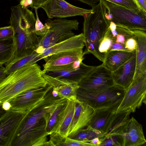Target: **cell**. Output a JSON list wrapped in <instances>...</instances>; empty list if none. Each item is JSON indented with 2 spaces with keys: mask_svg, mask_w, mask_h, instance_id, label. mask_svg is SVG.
<instances>
[{
  "mask_svg": "<svg viewBox=\"0 0 146 146\" xmlns=\"http://www.w3.org/2000/svg\"><path fill=\"white\" fill-rule=\"evenodd\" d=\"M66 99L54 96L52 88L42 101L27 111L11 146H49L47 123L57 106Z\"/></svg>",
  "mask_w": 146,
  "mask_h": 146,
  "instance_id": "1",
  "label": "cell"
},
{
  "mask_svg": "<svg viewBox=\"0 0 146 146\" xmlns=\"http://www.w3.org/2000/svg\"><path fill=\"white\" fill-rule=\"evenodd\" d=\"M39 65H27L9 74L0 82V104L30 90L45 87L47 82Z\"/></svg>",
  "mask_w": 146,
  "mask_h": 146,
  "instance_id": "2",
  "label": "cell"
},
{
  "mask_svg": "<svg viewBox=\"0 0 146 146\" xmlns=\"http://www.w3.org/2000/svg\"><path fill=\"white\" fill-rule=\"evenodd\" d=\"M92 11L83 16V28L86 48L85 54L91 53L99 60L105 58L99 52V43L109 28L110 23L106 17V9L102 0L92 7Z\"/></svg>",
  "mask_w": 146,
  "mask_h": 146,
  "instance_id": "3",
  "label": "cell"
},
{
  "mask_svg": "<svg viewBox=\"0 0 146 146\" xmlns=\"http://www.w3.org/2000/svg\"><path fill=\"white\" fill-rule=\"evenodd\" d=\"M102 0L106 8V17L109 23L112 21L121 27L146 31V13L139 8L129 9Z\"/></svg>",
  "mask_w": 146,
  "mask_h": 146,
  "instance_id": "4",
  "label": "cell"
},
{
  "mask_svg": "<svg viewBox=\"0 0 146 146\" xmlns=\"http://www.w3.org/2000/svg\"><path fill=\"white\" fill-rule=\"evenodd\" d=\"M79 24L76 19H47L44 24L46 27V33L38 36V45L35 50L40 54L44 49L75 35L72 31L78 30Z\"/></svg>",
  "mask_w": 146,
  "mask_h": 146,
  "instance_id": "5",
  "label": "cell"
},
{
  "mask_svg": "<svg viewBox=\"0 0 146 146\" xmlns=\"http://www.w3.org/2000/svg\"><path fill=\"white\" fill-rule=\"evenodd\" d=\"M124 92L123 88L115 84L106 90L97 93L89 92L79 88L76 96L79 101L96 110L118 106Z\"/></svg>",
  "mask_w": 146,
  "mask_h": 146,
  "instance_id": "6",
  "label": "cell"
},
{
  "mask_svg": "<svg viewBox=\"0 0 146 146\" xmlns=\"http://www.w3.org/2000/svg\"><path fill=\"white\" fill-rule=\"evenodd\" d=\"M124 90L123 98L115 113L125 110L134 112L143 103L146 104V74L133 80L130 85Z\"/></svg>",
  "mask_w": 146,
  "mask_h": 146,
  "instance_id": "7",
  "label": "cell"
},
{
  "mask_svg": "<svg viewBox=\"0 0 146 146\" xmlns=\"http://www.w3.org/2000/svg\"><path fill=\"white\" fill-rule=\"evenodd\" d=\"M85 55L83 49L53 54L43 59V73L79 68Z\"/></svg>",
  "mask_w": 146,
  "mask_h": 146,
  "instance_id": "8",
  "label": "cell"
},
{
  "mask_svg": "<svg viewBox=\"0 0 146 146\" xmlns=\"http://www.w3.org/2000/svg\"><path fill=\"white\" fill-rule=\"evenodd\" d=\"M114 85L111 72L103 63L96 66L78 84L79 88L92 93L102 92Z\"/></svg>",
  "mask_w": 146,
  "mask_h": 146,
  "instance_id": "9",
  "label": "cell"
},
{
  "mask_svg": "<svg viewBox=\"0 0 146 146\" xmlns=\"http://www.w3.org/2000/svg\"><path fill=\"white\" fill-rule=\"evenodd\" d=\"M52 88L47 84L45 87L30 90L17 95L8 101L11 109L23 111L30 110L42 101Z\"/></svg>",
  "mask_w": 146,
  "mask_h": 146,
  "instance_id": "10",
  "label": "cell"
},
{
  "mask_svg": "<svg viewBox=\"0 0 146 146\" xmlns=\"http://www.w3.org/2000/svg\"><path fill=\"white\" fill-rule=\"evenodd\" d=\"M12 110L0 118V146H11L15 132L27 112Z\"/></svg>",
  "mask_w": 146,
  "mask_h": 146,
  "instance_id": "11",
  "label": "cell"
},
{
  "mask_svg": "<svg viewBox=\"0 0 146 146\" xmlns=\"http://www.w3.org/2000/svg\"><path fill=\"white\" fill-rule=\"evenodd\" d=\"M40 8L45 11L49 19L64 18L78 15L83 16L92 11V9L75 6L64 0H49Z\"/></svg>",
  "mask_w": 146,
  "mask_h": 146,
  "instance_id": "12",
  "label": "cell"
},
{
  "mask_svg": "<svg viewBox=\"0 0 146 146\" xmlns=\"http://www.w3.org/2000/svg\"><path fill=\"white\" fill-rule=\"evenodd\" d=\"M75 103L74 112L69 128L68 136L72 135L78 130L86 127L95 111V110L77 98L75 100Z\"/></svg>",
  "mask_w": 146,
  "mask_h": 146,
  "instance_id": "13",
  "label": "cell"
},
{
  "mask_svg": "<svg viewBox=\"0 0 146 146\" xmlns=\"http://www.w3.org/2000/svg\"><path fill=\"white\" fill-rule=\"evenodd\" d=\"M121 135L123 146H141L146 143L142 126L133 117L127 121Z\"/></svg>",
  "mask_w": 146,
  "mask_h": 146,
  "instance_id": "14",
  "label": "cell"
},
{
  "mask_svg": "<svg viewBox=\"0 0 146 146\" xmlns=\"http://www.w3.org/2000/svg\"><path fill=\"white\" fill-rule=\"evenodd\" d=\"M85 38L83 33L75 35L60 42L44 49L39 55L41 59L53 54L83 49Z\"/></svg>",
  "mask_w": 146,
  "mask_h": 146,
  "instance_id": "15",
  "label": "cell"
},
{
  "mask_svg": "<svg viewBox=\"0 0 146 146\" xmlns=\"http://www.w3.org/2000/svg\"><path fill=\"white\" fill-rule=\"evenodd\" d=\"M136 69L135 54L115 70L111 72L113 80L115 85L124 90L132 82Z\"/></svg>",
  "mask_w": 146,
  "mask_h": 146,
  "instance_id": "16",
  "label": "cell"
},
{
  "mask_svg": "<svg viewBox=\"0 0 146 146\" xmlns=\"http://www.w3.org/2000/svg\"><path fill=\"white\" fill-rule=\"evenodd\" d=\"M137 42L135 50L136 69L133 80L146 74V31L134 29Z\"/></svg>",
  "mask_w": 146,
  "mask_h": 146,
  "instance_id": "17",
  "label": "cell"
},
{
  "mask_svg": "<svg viewBox=\"0 0 146 146\" xmlns=\"http://www.w3.org/2000/svg\"><path fill=\"white\" fill-rule=\"evenodd\" d=\"M118 107L95 110L94 114L88 125L105 135Z\"/></svg>",
  "mask_w": 146,
  "mask_h": 146,
  "instance_id": "18",
  "label": "cell"
},
{
  "mask_svg": "<svg viewBox=\"0 0 146 146\" xmlns=\"http://www.w3.org/2000/svg\"><path fill=\"white\" fill-rule=\"evenodd\" d=\"M76 99L67 100L64 107L59 113L52 133L57 132L68 136L69 128L74 112L75 100Z\"/></svg>",
  "mask_w": 146,
  "mask_h": 146,
  "instance_id": "19",
  "label": "cell"
},
{
  "mask_svg": "<svg viewBox=\"0 0 146 146\" xmlns=\"http://www.w3.org/2000/svg\"><path fill=\"white\" fill-rule=\"evenodd\" d=\"M96 66L87 65L82 62L77 68L44 73L52 76L65 79L78 84Z\"/></svg>",
  "mask_w": 146,
  "mask_h": 146,
  "instance_id": "20",
  "label": "cell"
},
{
  "mask_svg": "<svg viewBox=\"0 0 146 146\" xmlns=\"http://www.w3.org/2000/svg\"><path fill=\"white\" fill-rule=\"evenodd\" d=\"M135 54V50L133 51L113 50L109 52L103 63L111 72L123 65Z\"/></svg>",
  "mask_w": 146,
  "mask_h": 146,
  "instance_id": "21",
  "label": "cell"
},
{
  "mask_svg": "<svg viewBox=\"0 0 146 146\" xmlns=\"http://www.w3.org/2000/svg\"><path fill=\"white\" fill-rule=\"evenodd\" d=\"M39 54L35 50L31 54L28 55L5 64V72L9 74L23 67L36 63L41 59Z\"/></svg>",
  "mask_w": 146,
  "mask_h": 146,
  "instance_id": "22",
  "label": "cell"
},
{
  "mask_svg": "<svg viewBox=\"0 0 146 146\" xmlns=\"http://www.w3.org/2000/svg\"><path fill=\"white\" fill-rule=\"evenodd\" d=\"M49 135L50 146H95L90 143L73 139L57 132Z\"/></svg>",
  "mask_w": 146,
  "mask_h": 146,
  "instance_id": "23",
  "label": "cell"
},
{
  "mask_svg": "<svg viewBox=\"0 0 146 146\" xmlns=\"http://www.w3.org/2000/svg\"><path fill=\"white\" fill-rule=\"evenodd\" d=\"M16 51L14 37L0 41V64H6L13 58Z\"/></svg>",
  "mask_w": 146,
  "mask_h": 146,
  "instance_id": "24",
  "label": "cell"
},
{
  "mask_svg": "<svg viewBox=\"0 0 146 146\" xmlns=\"http://www.w3.org/2000/svg\"><path fill=\"white\" fill-rule=\"evenodd\" d=\"M105 135L104 133L88 125L86 128L80 129L72 135L68 137L75 140L89 143L95 138H100Z\"/></svg>",
  "mask_w": 146,
  "mask_h": 146,
  "instance_id": "25",
  "label": "cell"
},
{
  "mask_svg": "<svg viewBox=\"0 0 146 146\" xmlns=\"http://www.w3.org/2000/svg\"><path fill=\"white\" fill-rule=\"evenodd\" d=\"M115 42V39L112 36L111 31L108 28L103 38L100 42L98 47L99 52L105 59L107 54L113 44Z\"/></svg>",
  "mask_w": 146,
  "mask_h": 146,
  "instance_id": "26",
  "label": "cell"
},
{
  "mask_svg": "<svg viewBox=\"0 0 146 146\" xmlns=\"http://www.w3.org/2000/svg\"><path fill=\"white\" fill-rule=\"evenodd\" d=\"M100 146H123V141L121 135H105L100 138Z\"/></svg>",
  "mask_w": 146,
  "mask_h": 146,
  "instance_id": "27",
  "label": "cell"
},
{
  "mask_svg": "<svg viewBox=\"0 0 146 146\" xmlns=\"http://www.w3.org/2000/svg\"><path fill=\"white\" fill-rule=\"evenodd\" d=\"M67 100H64L57 106L50 118L47 123L46 127L47 133L49 135L52 133L59 113L64 107Z\"/></svg>",
  "mask_w": 146,
  "mask_h": 146,
  "instance_id": "28",
  "label": "cell"
},
{
  "mask_svg": "<svg viewBox=\"0 0 146 146\" xmlns=\"http://www.w3.org/2000/svg\"><path fill=\"white\" fill-rule=\"evenodd\" d=\"M105 0L129 9H135L138 8L140 9L135 0Z\"/></svg>",
  "mask_w": 146,
  "mask_h": 146,
  "instance_id": "29",
  "label": "cell"
},
{
  "mask_svg": "<svg viewBox=\"0 0 146 146\" xmlns=\"http://www.w3.org/2000/svg\"><path fill=\"white\" fill-rule=\"evenodd\" d=\"M14 35V30L11 26L0 27V41L13 38Z\"/></svg>",
  "mask_w": 146,
  "mask_h": 146,
  "instance_id": "30",
  "label": "cell"
},
{
  "mask_svg": "<svg viewBox=\"0 0 146 146\" xmlns=\"http://www.w3.org/2000/svg\"><path fill=\"white\" fill-rule=\"evenodd\" d=\"M36 17V21L35 25V33L37 36H41L44 35L46 32V27L39 19L37 12L38 8H34Z\"/></svg>",
  "mask_w": 146,
  "mask_h": 146,
  "instance_id": "31",
  "label": "cell"
},
{
  "mask_svg": "<svg viewBox=\"0 0 146 146\" xmlns=\"http://www.w3.org/2000/svg\"><path fill=\"white\" fill-rule=\"evenodd\" d=\"M137 44V40L134 34L133 36L127 40L124 45L125 48L128 50L130 51H134L136 50Z\"/></svg>",
  "mask_w": 146,
  "mask_h": 146,
  "instance_id": "32",
  "label": "cell"
},
{
  "mask_svg": "<svg viewBox=\"0 0 146 146\" xmlns=\"http://www.w3.org/2000/svg\"><path fill=\"white\" fill-rule=\"evenodd\" d=\"M113 50L133 51H129L126 49L125 48V46L124 45L116 42H114L113 44L110 49L109 52Z\"/></svg>",
  "mask_w": 146,
  "mask_h": 146,
  "instance_id": "33",
  "label": "cell"
},
{
  "mask_svg": "<svg viewBox=\"0 0 146 146\" xmlns=\"http://www.w3.org/2000/svg\"><path fill=\"white\" fill-rule=\"evenodd\" d=\"M49 0H32V3L30 7L32 8L34 7L38 8L44 3Z\"/></svg>",
  "mask_w": 146,
  "mask_h": 146,
  "instance_id": "34",
  "label": "cell"
},
{
  "mask_svg": "<svg viewBox=\"0 0 146 146\" xmlns=\"http://www.w3.org/2000/svg\"><path fill=\"white\" fill-rule=\"evenodd\" d=\"M140 9L146 13V0H135Z\"/></svg>",
  "mask_w": 146,
  "mask_h": 146,
  "instance_id": "35",
  "label": "cell"
},
{
  "mask_svg": "<svg viewBox=\"0 0 146 146\" xmlns=\"http://www.w3.org/2000/svg\"><path fill=\"white\" fill-rule=\"evenodd\" d=\"M91 7L99 2L100 0H77Z\"/></svg>",
  "mask_w": 146,
  "mask_h": 146,
  "instance_id": "36",
  "label": "cell"
},
{
  "mask_svg": "<svg viewBox=\"0 0 146 146\" xmlns=\"http://www.w3.org/2000/svg\"><path fill=\"white\" fill-rule=\"evenodd\" d=\"M5 72V67H0V82L8 75Z\"/></svg>",
  "mask_w": 146,
  "mask_h": 146,
  "instance_id": "37",
  "label": "cell"
},
{
  "mask_svg": "<svg viewBox=\"0 0 146 146\" xmlns=\"http://www.w3.org/2000/svg\"><path fill=\"white\" fill-rule=\"evenodd\" d=\"M32 3V0H21L20 2V4L21 6L26 8L29 6L30 7Z\"/></svg>",
  "mask_w": 146,
  "mask_h": 146,
  "instance_id": "38",
  "label": "cell"
},
{
  "mask_svg": "<svg viewBox=\"0 0 146 146\" xmlns=\"http://www.w3.org/2000/svg\"><path fill=\"white\" fill-rule=\"evenodd\" d=\"M3 109L5 111H7L11 109V106L8 101L5 102L2 104Z\"/></svg>",
  "mask_w": 146,
  "mask_h": 146,
  "instance_id": "39",
  "label": "cell"
},
{
  "mask_svg": "<svg viewBox=\"0 0 146 146\" xmlns=\"http://www.w3.org/2000/svg\"><path fill=\"white\" fill-rule=\"evenodd\" d=\"M109 28L110 31L116 30L117 26L112 21H110V23Z\"/></svg>",
  "mask_w": 146,
  "mask_h": 146,
  "instance_id": "40",
  "label": "cell"
},
{
  "mask_svg": "<svg viewBox=\"0 0 146 146\" xmlns=\"http://www.w3.org/2000/svg\"><path fill=\"white\" fill-rule=\"evenodd\" d=\"M6 111L2 108V104H0V118L5 113Z\"/></svg>",
  "mask_w": 146,
  "mask_h": 146,
  "instance_id": "41",
  "label": "cell"
},
{
  "mask_svg": "<svg viewBox=\"0 0 146 146\" xmlns=\"http://www.w3.org/2000/svg\"><path fill=\"white\" fill-rule=\"evenodd\" d=\"M3 66V64H0V67Z\"/></svg>",
  "mask_w": 146,
  "mask_h": 146,
  "instance_id": "42",
  "label": "cell"
},
{
  "mask_svg": "<svg viewBox=\"0 0 146 146\" xmlns=\"http://www.w3.org/2000/svg\"></svg>",
  "mask_w": 146,
  "mask_h": 146,
  "instance_id": "43",
  "label": "cell"
}]
</instances>
